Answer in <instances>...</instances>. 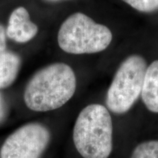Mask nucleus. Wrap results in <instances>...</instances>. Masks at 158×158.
<instances>
[{
  "label": "nucleus",
  "instance_id": "nucleus-1",
  "mask_svg": "<svg viewBox=\"0 0 158 158\" xmlns=\"http://www.w3.org/2000/svg\"><path fill=\"white\" fill-rule=\"evenodd\" d=\"M76 78L64 63H54L39 70L26 87L24 102L29 109L44 112L62 107L73 96Z\"/></svg>",
  "mask_w": 158,
  "mask_h": 158
},
{
  "label": "nucleus",
  "instance_id": "nucleus-2",
  "mask_svg": "<svg viewBox=\"0 0 158 158\" xmlns=\"http://www.w3.org/2000/svg\"><path fill=\"white\" fill-rule=\"evenodd\" d=\"M73 142L84 158H108L113 149V125L109 112L91 104L80 112L73 128Z\"/></svg>",
  "mask_w": 158,
  "mask_h": 158
},
{
  "label": "nucleus",
  "instance_id": "nucleus-3",
  "mask_svg": "<svg viewBox=\"0 0 158 158\" xmlns=\"http://www.w3.org/2000/svg\"><path fill=\"white\" fill-rule=\"evenodd\" d=\"M57 40L60 48L68 54H94L108 48L112 33L86 15L76 13L61 25Z\"/></svg>",
  "mask_w": 158,
  "mask_h": 158
},
{
  "label": "nucleus",
  "instance_id": "nucleus-4",
  "mask_svg": "<svg viewBox=\"0 0 158 158\" xmlns=\"http://www.w3.org/2000/svg\"><path fill=\"white\" fill-rule=\"evenodd\" d=\"M145 59L132 55L122 63L108 89L106 105L114 114L128 111L141 94L147 71Z\"/></svg>",
  "mask_w": 158,
  "mask_h": 158
},
{
  "label": "nucleus",
  "instance_id": "nucleus-5",
  "mask_svg": "<svg viewBox=\"0 0 158 158\" xmlns=\"http://www.w3.org/2000/svg\"><path fill=\"white\" fill-rule=\"evenodd\" d=\"M49 139L50 133L42 124H26L6 139L0 151V158H40Z\"/></svg>",
  "mask_w": 158,
  "mask_h": 158
},
{
  "label": "nucleus",
  "instance_id": "nucleus-6",
  "mask_svg": "<svg viewBox=\"0 0 158 158\" xmlns=\"http://www.w3.org/2000/svg\"><path fill=\"white\" fill-rule=\"evenodd\" d=\"M38 27L31 21L29 12L23 7H19L10 15L6 35L17 43L29 42L36 36Z\"/></svg>",
  "mask_w": 158,
  "mask_h": 158
},
{
  "label": "nucleus",
  "instance_id": "nucleus-7",
  "mask_svg": "<svg viewBox=\"0 0 158 158\" xmlns=\"http://www.w3.org/2000/svg\"><path fill=\"white\" fill-rule=\"evenodd\" d=\"M141 94L148 110L158 113V60L147 68Z\"/></svg>",
  "mask_w": 158,
  "mask_h": 158
},
{
  "label": "nucleus",
  "instance_id": "nucleus-8",
  "mask_svg": "<svg viewBox=\"0 0 158 158\" xmlns=\"http://www.w3.org/2000/svg\"><path fill=\"white\" fill-rule=\"evenodd\" d=\"M21 66L20 57L6 51L0 56V89L8 87L15 81Z\"/></svg>",
  "mask_w": 158,
  "mask_h": 158
},
{
  "label": "nucleus",
  "instance_id": "nucleus-9",
  "mask_svg": "<svg viewBox=\"0 0 158 158\" xmlns=\"http://www.w3.org/2000/svg\"><path fill=\"white\" fill-rule=\"evenodd\" d=\"M130 158H158V141L139 143L134 149Z\"/></svg>",
  "mask_w": 158,
  "mask_h": 158
},
{
  "label": "nucleus",
  "instance_id": "nucleus-10",
  "mask_svg": "<svg viewBox=\"0 0 158 158\" xmlns=\"http://www.w3.org/2000/svg\"><path fill=\"white\" fill-rule=\"evenodd\" d=\"M134 9L143 13H152L158 10V0H122Z\"/></svg>",
  "mask_w": 158,
  "mask_h": 158
},
{
  "label": "nucleus",
  "instance_id": "nucleus-11",
  "mask_svg": "<svg viewBox=\"0 0 158 158\" xmlns=\"http://www.w3.org/2000/svg\"><path fill=\"white\" fill-rule=\"evenodd\" d=\"M6 31L5 27L0 24V56L5 53L7 45H6Z\"/></svg>",
  "mask_w": 158,
  "mask_h": 158
},
{
  "label": "nucleus",
  "instance_id": "nucleus-12",
  "mask_svg": "<svg viewBox=\"0 0 158 158\" xmlns=\"http://www.w3.org/2000/svg\"><path fill=\"white\" fill-rule=\"evenodd\" d=\"M6 104L5 99H4L2 94L0 93V122H2L5 118L6 115Z\"/></svg>",
  "mask_w": 158,
  "mask_h": 158
},
{
  "label": "nucleus",
  "instance_id": "nucleus-13",
  "mask_svg": "<svg viewBox=\"0 0 158 158\" xmlns=\"http://www.w3.org/2000/svg\"><path fill=\"white\" fill-rule=\"evenodd\" d=\"M45 1H49V2H57V1H60V0H45Z\"/></svg>",
  "mask_w": 158,
  "mask_h": 158
}]
</instances>
